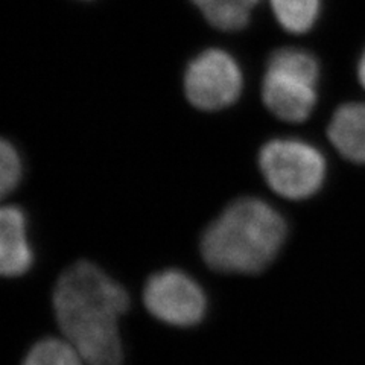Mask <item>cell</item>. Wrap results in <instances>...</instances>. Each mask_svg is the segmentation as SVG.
Wrapping results in <instances>:
<instances>
[{
  "mask_svg": "<svg viewBox=\"0 0 365 365\" xmlns=\"http://www.w3.org/2000/svg\"><path fill=\"white\" fill-rule=\"evenodd\" d=\"M53 311L63 338L79 351L86 365H122L119 319L130 297L99 267L79 260L56 282Z\"/></svg>",
  "mask_w": 365,
  "mask_h": 365,
  "instance_id": "obj_1",
  "label": "cell"
},
{
  "mask_svg": "<svg viewBox=\"0 0 365 365\" xmlns=\"http://www.w3.org/2000/svg\"><path fill=\"white\" fill-rule=\"evenodd\" d=\"M289 224L265 198L233 200L202 233L201 256L212 269L227 274H259L277 259Z\"/></svg>",
  "mask_w": 365,
  "mask_h": 365,
  "instance_id": "obj_2",
  "label": "cell"
},
{
  "mask_svg": "<svg viewBox=\"0 0 365 365\" xmlns=\"http://www.w3.org/2000/svg\"><path fill=\"white\" fill-rule=\"evenodd\" d=\"M323 64L309 46L289 41L274 48L259 76V101L288 130L309 123L322 101Z\"/></svg>",
  "mask_w": 365,
  "mask_h": 365,
  "instance_id": "obj_3",
  "label": "cell"
},
{
  "mask_svg": "<svg viewBox=\"0 0 365 365\" xmlns=\"http://www.w3.org/2000/svg\"><path fill=\"white\" fill-rule=\"evenodd\" d=\"M256 162L267 187L291 202L322 195L332 173V153L299 130L267 137L259 145Z\"/></svg>",
  "mask_w": 365,
  "mask_h": 365,
  "instance_id": "obj_4",
  "label": "cell"
},
{
  "mask_svg": "<svg viewBox=\"0 0 365 365\" xmlns=\"http://www.w3.org/2000/svg\"><path fill=\"white\" fill-rule=\"evenodd\" d=\"M247 76L236 56L222 48H210L190 60L185 72V93L202 111H221L241 101Z\"/></svg>",
  "mask_w": 365,
  "mask_h": 365,
  "instance_id": "obj_5",
  "label": "cell"
},
{
  "mask_svg": "<svg viewBox=\"0 0 365 365\" xmlns=\"http://www.w3.org/2000/svg\"><path fill=\"white\" fill-rule=\"evenodd\" d=\"M143 304L153 317L175 327L198 324L207 311V299L198 282L180 269L153 274L145 284Z\"/></svg>",
  "mask_w": 365,
  "mask_h": 365,
  "instance_id": "obj_6",
  "label": "cell"
},
{
  "mask_svg": "<svg viewBox=\"0 0 365 365\" xmlns=\"http://www.w3.org/2000/svg\"><path fill=\"white\" fill-rule=\"evenodd\" d=\"M324 145L342 162L365 169V96L334 108L324 128Z\"/></svg>",
  "mask_w": 365,
  "mask_h": 365,
  "instance_id": "obj_7",
  "label": "cell"
},
{
  "mask_svg": "<svg viewBox=\"0 0 365 365\" xmlns=\"http://www.w3.org/2000/svg\"><path fill=\"white\" fill-rule=\"evenodd\" d=\"M34 264L28 220L19 205H0V277H19Z\"/></svg>",
  "mask_w": 365,
  "mask_h": 365,
  "instance_id": "obj_8",
  "label": "cell"
},
{
  "mask_svg": "<svg viewBox=\"0 0 365 365\" xmlns=\"http://www.w3.org/2000/svg\"><path fill=\"white\" fill-rule=\"evenodd\" d=\"M269 16L292 41L317 29L324 14V0H267Z\"/></svg>",
  "mask_w": 365,
  "mask_h": 365,
  "instance_id": "obj_9",
  "label": "cell"
},
{
  "mask_svg": "<svg viewBox=\"0 0 365 365\" xmlns=\"http://www.w3.org/2000/svg\"><path fill=\"white\" fill-rule=\"evenodd\" d=\"M210 25L222 32H242L251 26L264 0H190Z\"/></svg>",
  "mask_w": 365,
  "mask_h": 365,
  "instance_id": "obj_10",
  "label": "cell"
},
{
  "mask_svg": "<svg viewBox=\"0 0 365 365\" xmlns=\"http://www.w3.org/2000/svg\"><path fill=\"white\" fill-rule=\"evenodd\" d=\"M23 365H86V361L66 338H44L31 347Z\"/></svg>",
  "mask_w": 365,
  "mask_h": 365,
  "instance_id": "obj_11",
  "label": "cell"
},
{
  "mask_svg": "<svg viewBox=\"0 0 365 365\" xmlns=\"http://www.w3.org/2000/svg\"><path fill=\"white\" fill-rule=\"evenodd\" d=\"M21 177L23 163L17 148L0 137V201L20 185Z\"/></svg>",
  "mask_w": 365,
  "mask_h": 365,
  "instance_id": "obj_12",
  "label": "cell"
},
{
  "mask_svg": "<svg viewBox=\"0 0 365 365\" xmlns=\"http://www.w3.org/2000/svg\"><path fill=\"white\" fill-rule=\"evenodd\" d=\"M355 75H356V83H358L362 93L365 95V46L362 48V51L358 56V60H356Z\"/></svg>",
  "mask_w": 365,
  "mask_h": 365,
  "instance_id": "obj_13",
  "label": "cell"
}]
</instances>
